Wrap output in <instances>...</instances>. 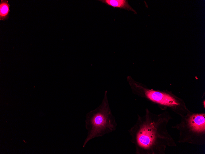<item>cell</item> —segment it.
Masks as SVG:
<instances>
[{
  "label": "cell",
  "mask_w": 205,
  "mask_h": 154,
  "mask_svg": "<svg viewBox=\"0 0 205 154\" xmlns=\"http://www.w3.org/2000/svg\"><path fill=\"white\" fill-rule=\"evenodd\" d=\"M106 5L114 8L124 9L131 11L136 14L137 12L128 4L126 0H99Z\"/></svg>",
  "instance_id": "5b68a950"
},
{
  "label": "cell",
  "mask_w": 205,
  "mask_h": 154,
  "mask_svg": "<svg viewBox=\"0 0 205 154\" xmlns=\"http://www.w3.org/2000/svg\"><path fill=\"white\" fill-rule=\"evenodd\" d=\"M107 94L106 91L101 104L86 115L85 126L87 135L83 148L90 140L111 133L116 129L117 124L110 109Z\"/></svg>",
  "instance_id": "7a4b0ae2"
},
{
  "label": "cell",
  "mask_w": 205,
  "mask_h": 154,
  "mask_svg": "<svg viewBox=\"0 0 205 154\" xmlns=\"http://www.w3.org/2000/svg\"><path fill=\"white\" fill-rule=\"evenodd\" d=\"M10 4L8 0H1L0 2V20H7L10 16Z\"/></svg>",
  "instance_id": "8992f818"
},
{
  "label": "cell",
  "mask_w": 205,
  "mask_h": 154,
  "mask_svg": "<svg viewBox=\"0 0 205 154\" xmlns=\"http://www.w3.org/2000/svg\"><path fill=\"white\" fill-rule=\"evenodd\" d=\"M180 117V122L172 126L179 132L176 141L195 145H204L205 114L189 112Z\"/></svg>",
  "instance_id": "3957f363"
},
{
  "label": "cell",
  "mask_w": 205,
  "mask_h": 154,
  "mask_svg": "<svg viewBox=\"0 0 205 154\" xmlns=\"http://www.w3.org/2000/svg\"><path fill=\"white\" fill-rule=\"evenodd\" d=\"M132 92L136 94L141 96L159 105L169 107L180 117L189 111L182 106L179 100L167 93L149 89L129 81Z\"/></svg>",
  "instance_id": "277c9868"
},
{
  "label": "cell",
  "mask_w": 205,
  "mask_h": 154,
  "mask_svg": "<svg viewBox=\"0 0 205 154\" xmlns=\"http://www.w3.org/2000/svg\"><path fill=\"white\" fill-rule=\"evenodd\" d=\"M172 119L168 112L155 114L148 109L144 116L137 114L136 123L128 130L135 153L164 154L167 147L176 146L167 128Z\"/></svg>",
  "instance_id": "6da1fadb"
}]
</instances>
